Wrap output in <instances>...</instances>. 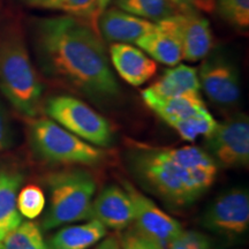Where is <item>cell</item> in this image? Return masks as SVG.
Returning <instances> with one entry per match:
<instances>
[{
	"label": "cell",
	"instance_id": "cell-9",
	"mask_svg": "<svg viewBox=\"0 0 249 249\" xmlns=\"http://www.w3.org/2000/svg\"><path fill=\"white\" fill-rule=\"evenodd\" d=\"M202 224L216 234L239 236L249 227V194L245 188L230 189L214 198L202 217Z\"/></svg>",
	"mask_w": 249,
	"mask_h": 249
},
{
	"label": "cell",
	"instance_id": "cell-31",
	"mask_svg": "<svg viewBox=\"0 0 249 249\" xmlns=\"http://www.w3.org/2000/svg\"><path fill=\"white\" fill-rule=\"evenodd\" d=\"M214 1L216 0H198V11L211 12L214 7Z\"/></svg>",
	"mask_w": 249,
	"mask_h": 249
},
{
	"label": "cell",
	"instance_id": "cell-10",
	"mask_svg": "<svg viewBox=\"0 0 249 249\" xmlns=\"http://www.w3.org/2000/svg\"><path fill=\"white\" fill-rule=\"evenodd\" d=\"M124 188L133 203L134 229L156 242L161 249H167L183 231L181 224L164 213L150 198L142 194L132 183L124 182Z\"/></svg>",
	"mask_w": 249,
	"mask_h": 249
},
{
	"label": "cell",
	"instance_id": "cell-8",
	"mask_svg": "<svg viewBox=\"0 0 249 249\" xmlns=\"http://www.w3.org/2000/svg\"><path fill=\"white\" fill-rule=\"evenodd\" d=\"M178 40L182 59L197 62L207 57L213 45V35L209 21L200 11L178 12L156 23Z\"/></svg>",
	"mask_w": 249,
	"mask_h": 249
},
{
	"label": "cell",
	"instance_id": "cell-7",
	"mask_svg": "<svg viewBox=\"0 0 249 249\" xmlns=\"http://www.w3.org/2000/svg\"><path fill=\"white\" fill-rule=\"evenodd\" d=\"M205 152L217 166L225 169L247 167L249 164V120L239 114L217 123L216 128L204 138Z\"/></svg>",
	"mask_w": 249,
	"mask_h": 249
},
{
	"label": "cell",
	"instance_id": "cell-1",
	"mask_svg": "<svg viewBox=\"0 0 249 249\" xmlns=\"http://www.w3.org/2000/svg\"><path fill=\"white\" fill-rule=\"evenodd\" d=\"M34 40L46 75L97 102L116 99L120 87L97 28L71 15L43 18Z\"/></svg>",
	"mask_w": 249,
	"mask_h": 249
},
{
	"label": "cell",
	"instance_id": "cell-22",
	"mask_svg": "<svg viewBox=\"0 0 249 249\" xmlns=\"http://www.w3.org/2000/svg\"><path fill=\"white\" fill-rule=\"evenodd\" d=\"M0 249H50L39 225L22 222L0 244Z\"/></svg>",
	"mask_w": 249,
	"mask_h": 249
},
{
	"label": "cell",
	"instance_id": "cell-23",
	"mask_svg": "<svg viewBox=\"0 0 249 249\" xmlns=\"http://www.w3.org/2000/svg\"><path fill=\"white\" fill-rule=\"evenodd\" d=\"M166 124L179 134L185 141H195L198 136L207 138L216 128L217 121L211 116L210 112L196 114V116L185 118V119L169 120Z\"/></svg>",
	"mask_w": 249,
	"mask_h": 249
},
{
	"label": "cell",
	"instance_id": "cell-30",
	"mask_svg": "<svg viewBox=\"0 0 249 249\" xmlns=\"http://www.w3.org/2000/svg\"><path fill=\"white\" fill-rule=\"evenodd\" d=\"M93 249H123L120 245V241L114 236H108V238H103L98 245Z\"/></svg>",
	"mask_w": 249,
	"mask_h": 249
},
{
	"label": "cell",
	"instance_id": "cell-6",
	"mask_svg": "<svg viewBox=\"0 0 249 249\" xmlns=\"http://www.w3.org/2000/svg\"><path fill=\"white\" fill-rule=\"evenodd\" d=\"M45 112L65 129L90 144L107 147L112 143L108 121L79 98L67 95L54 96L46 102Z\"/></svg>",
	"mask_w": 249,
	"mask_h": 249
},
{
	"label": "cell",
	"instance_id": "cell-20",
	"mask_svg": "<svg viewBox=\"0 0 249 249\" xmlns=\"http://www.w3.org/2000/svg\"><path fill=\"white\" fill-rule=\"evenodd\" d=\"M23 5L33 8L61 12L71 17L85 20L97 27V0H20Z\"/></svg>",
	"mask_w": 249,
	"mask_h": 249
},
{
	"label": "cell",
	"instance_id": "cell-14",
	"mask_svg": "<svg viewBox=\"0 0 249 249\" xmlns=\"http://www.w3.org/2000/svg\"><path fill=\"white\" fill-rule=\"evenodd\" d=\"M110 59L121 79L134 87L147 83L157 71V62L154 59L127 43H112Z\"/></svg>",
	"mask_w": 249,
	"mask_h": 249
},
{
	"label": "cell",
	"instance_id": "cell-27",
	"mask_svg": "<svg viewBox=\"0 0 249 249\" xmlns=\"http://www.w3.org/2000/svg\"><path fill=\"white\" fill-rule=\"evenodd\" d=\"M120 245L123 249H161L156 242L141 234L135 229H130L120 235Z\"/></svg>",
	"mask_w": 249,
	"mask_h": 249
},
{
	"label": "cell",
	"instance_id": "cell-5",
	"mask_svg": "<svg viewBox=\"0 0 249 249\" xmlns=\"http://www.w3.org/2000/svg\"><path fill=\"white\" fill-rule=\"evenodd\" d=\"M31 148L49 163L64 165H96L105 154L96 145L83 141L52 119H36L29 127Z\"/></svg>",
	"mask_w": 249,
	"mask_h": 249
},
{
	"label": "cell",
	"instance_id": "cell-32",
	"mask_svg": "<svg viewBox=\"0 0 249 249\" xmlns=\"http://www.w3.org/2000/svg\"><path fill=\"white\" fill-rule=\"evenodd\" d=\"M113 0H97V7H98V15L104 11L105 8H107L111 5V2Z\"/></svg>",
	"mask_w": 249,
	"mask_h": 249
},
{
	"label": "cell",
	"instance_id": "cell-15",
	"mask_svg": "<svg viewBox=\"0 0 249 249\" xmlns=\"http://www.w3.org/2000/svg\"><path fill=\"white\" fill-rule=\"evenodd\" d=\"M197 70L188 65L178 64L166 70L160 79L142 91V96L165 98L200 93Z\"/></svg>",
	"mask_w": 249,
	"mask_h": 249
},
{
	"label": "cell",
	"instance_id": "cell-28",
	"mask_svg": "<svg viewBox=\"0 0 249 249\" xmlns=\"http://www.w3.org/2000/svg\"><path fill=\"white\" fill-rule=\"evenodd\" d=\"M12 143L11 121L5 108L0 105V152L5 151Z\"/></svg>",
	"mask_w": 249,
	"mask_h": 249
},
{
	"label": "cell",
	"instance_id": "cell-3",
	"mask_svg": "<svg viewBox=\"0 0 249 249\" xmlns=\"http://www.w3.org/2000/svg\"><path fill=\"white\" fill-rule=\"evenodd\" d=\"M0 91L18 113L34 118L40 110L43 86L20 29L0 35Z\"/></svg>",
	"mask_w": 249,
	"mask_h": 249
},
{
	"label": "cell",
	"instance_id": "cell-19",
	"mask_svg": "<svg viewBox=\"0 0 249 249\" xmlns=\"http://www.w3.org/2000/svg\"><path fill=\"white\" fill-rule=\"evenodd\" d=\"M135 44L155 61L166 66H176L182 60L178 40L170 33L157 27V24L154 30L136 40Z\"/></svg>",
	"mask_w": 249,
	"mask_h": 249
},
{
	"label": "cell",
	"instance_id": "cell-17",
	"mask_svg": "<svg viewBox=\"0 0 249 249\" xmlns=\"http://www.w3.org/2000/svg\"><path fill=\"white\" fill-rule=\"evenodd\" d=\"M107 235V227L97 219L62 227L48 242L50 249H89Z\"/></svg>",
	"mask_w": 249,
	"mask_h": 249
},
{
	"label": "cell",
	"instance_id": "cell-24",
	"mask_svg": "<svg viewBox=\"0 0 249 249\" xmlns=\"http://www.w3.org/2000/svg\"><path fill=\"white\" fill-rule=\"evenodd\" d=\"M218 17L234 28L245 31L249 28V0H216L214 7Z\"/></svg>",
	"mask_w": 249,
	"mask_h": 249
},
{
	"label": "cell",
	"instance_id": "cell-25",
	"mask_svg": "<svg viewBox=\"0 0 249 249\" xmlns=\"http://www.w3.org/2000/svg\"><path fill=\"white\" fill-rule=\"evenodd\" d=\"M45 195L36 185H27L18 193L17 205L20 214L27 219H35L42 214L45 208Z\"/></svg>",
	"mask_w": 249,
	"mask_h": 249
},
{
	"label": "cell",
	"instance_id": "cell-13",
	"mask_svg": "<svg viewBox=\"0 0 249 249\" xmlns=\"http://www.w3.org/2000/svg\"><path fill=\"white\" fill-rule=\"evenodd\" d=\"M97 219L108 229H127L134 220L133 203L129 195L118 186H108L92 200L90 219Z\"/></svg>",
	"mask_w": 249,
	"mask_h": 249
},
{
	"label": "cell",
	"instance_id": "cell-29",
	"mask_svg": "<svg viewBox=\"0 0 249 249\" xmlns=\"http://www.w3.org/2000/svg\"><path fill=\"white\" fill-rule=\"evenodd\" d=\"M178 12L198 11V0H170Z\"/></svg>",
	"mask_w": 249,
	"mask_h": 249
},
{
	"label": "cell",
	"instance_id": "cell-18",
	"mask_svg": "<svg viewBox=\"0 0 249 249\" xmlns=\"http://www.w3.org/2000/svg\"><path fill=\"white\" fill-rule=\"evenodd\" d=\"M142 98L145 105L152 112H155L164 123L169 120L185 119V118L208 112L205 103L200 93L165 98L142 96Z\"/></svg>",
	"mask_w": 249,
	"mask_h": 249
},
{
	"label": "cell",
	"instance_id": "cell-2",
	"mask_svg": "<svg viewBox=\"0 0 249 249\" xmlns=\"http://www.w3.org/2000/svg\"><path fill=\"white\" fill-rule=\"evenodd\" d=\"M128 165L136 180L173 207H186L201 197L216 181L218 166L204 150L186 147L130 149Z\"/></svg>",
	"mask_w": 249,
	"mask_h": 249
},
{
	"label": "cell",
	"instance_id": "cell-21",
	"mask_svg": "<svg viewBox=\"0 0 249 249\" xmlns=\"http://www.w3.org/2000/svg\"><path fill=\"white\" fill-rule=\"evenodd\" d=\"M114 7L157 23L178 13L170 0H113Z\"/></svg>",
	"mask_w": 249,
	"mask_h": 249
},
{
	"label": "cell",
	"instance_id": "cell-26",
	"mask_svg": "<svg viewBox=\"0 0 249 249\" xmlns=\"http://www.w3.org/2000/svg\"><path fill=\"white\" fill-rule=\"evenodd\" d=\"M167 249H214L208 235L197 231H183Z\"/></svg>",
	"mask_w": 249,
	"mask_h": 249
},
{
	"label": "cell",
	"instance_id": "cell-16",
	"mask_svg": "<svg viewBox=\"0 0 249 249\" xmlns=\"http://www.w3.org/2000/svg\"><path fill=\"white\" fill-rule=\"evenodd\" d=\"M22 181L23 176L18 171L0 170V244L22 223V216L17 205Z\"/></svg>",
	"mask_w": 249,
	"mask_h": 249
},
{
	"label": "cell",
	"instance_id": "cell-11",
	"mask_svg": "<svg viewBox=\"0 0 249 249\" xmlns=\"http://www.w3.org/2000/svg\"><path fill=\"white\" fill-rule=\"evenodd\" d=\"M197 75L201 89L214 104L232 107L238 103L241 95L240 76L235 65L225 54H208Z\"/></svg>",
	"mask_w": 249,
	"mask_h": 249
},
{
	"label": "cell",
	"instance_id": "cell-12",
	"mask_svg": "<svg viewBox=\"0 0 249 249\" xmlns=\"http://www.w3.org/2000/svg\"><path fill=\"white\" fill-rule=\"evenodd\" d=\"M97 26L101 33L99 35L107 42L133 44L145 34L154 30L156 23L121 11L114 6H108L98 15Z\"/></svg>",
	"mask_w": 249,
	"mask_h": 249
},
{
	"label": "cell",
	"instance_id": "cell-4",
	"mask_svg": "<svg viewBox=\"0 0 249 249\" xmlns=\"http://www.w3.org/2000/svg\"><path fill=\"white\" fill-rule=\"evenodd\" d=\"M50 203L43 218L44 230L90 219L96 192L93 177L86 170L71 169L49 174Z\"/></svg>",
	"mask_w": 249,
	"mask_h": 249
}]
</instances>
